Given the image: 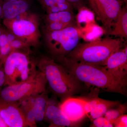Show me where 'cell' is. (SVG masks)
Segmentation results:
<instances>
[{
	"mask_svg": "<svg viewBox=\"0 0 127 127\" xmlns=\"http://www.w3.org/2000/svg\"><path fill=\"white\" fill-rule=\"evenodd\" d=\"M76 79L85 85L127 96V86L110 73L105 66L76 62L64 57L57 61Z\"/></svg>",
	"mask_w": 127,
	"mask_h": 127,
	"instance_id": "obj_1",
	"label": "cell"
},
{
	"mask_svg": "<svg viewBox=\"0 0 127 127\" xmlns=\"http://www.w3.org/2000/svg\"><path fill=\"white\" fill-rule=\"evenodd\" d=\"M36 56L37 67L45 76L53 95L61 101L83 92L85 84L69 74L60 64L43 54Z\"/></svg>",
	"mask_w": 127,
	"mask_h": 127,
	"instance_id": "obj_2",
	"label": "cell"
},
{
	"mask_svg": "<svg viewBox=\"0 0 127 127\" xmlns=\"http://www.w3.org/2000/svg\"><path fill=\"white\" fill-rule=\"evenodd\" d=\"M123 46L121 38H104L78 44L65 57L76 62L104 66L110 56Z\"/></svg>",
	"mask_w": 127,
	"mask_h": 127,
	"instance_id": "obj_3",
	"label": "cell"
},
{
	"mask_svg": "<svg viewBox=\"0 0 127 127\" xmlns=\"http://www.w3.org/2000/svg\"><path fill=\"white\" fill-rule=\"evenodd\" d=\"M5 76L4 87L26 81L39 72L36 56L32 51H14L3 64Z\"/></svg>",
	"mask_w": 127,
	"mask_h": 127,
	"instance_id": "obj_4",
	"label": "cell"
},
{
	"mask_svg": "<svg viewBox=\"0 0 127 127\" xmlns=\"http://www.w3.org/2000/svg\"><path fill=\"white\" fill-rule=\"evenodd\" d=\"M42 36L50 57L56 61L63 58L76 47L79 35L76 27L61 30L48 31L42 28Z\"/></svg>",
	"mask_w": 127,
	"mask_h": 127,
	"instance_id": "obj_5",
	"label": "cell"
},
{
	"mask_svg": "<svg viewBox=\"0 0 127 127\" xmlns=\"http://www.w3.org/2000/svg\"><path fill=\"white\" fill-rule=\"evenodd\" d=\"M40 18L29 11L14 18L3 19L6 29L31 48H37L40 46L42 33Z\"/></svg>",
	"mask_w": 127,
	"mask_h": 127,
	"instance_id": "obj_6",
	"label": "cell"
},
{
	"mask_svg": "<svg viewBox=\"0 0 127 127\" xmlns=\"http://www.w3.org/2000/svg\"><path fill=\"white\" fill-rule=\"evenodd\" d=\"M47 86L45 76L39 70L35 76L27 81L3 87L0 92V98L6 101L18 102L25 98L46 92Z\"/></svg>",
	"mask_w": 127,
	"mask_h": 127,
	"instance_id": "obj_7",
	"label": "cell"
},
{
	"mask_svg": "<svg viewBox=\"0 0 127 127\" xmlns=\"http://www.w3.org/2000/svg\"><path fill=\"white\" fill-rule=\"evenodd\" d=\"M97 18L108 32L120 13L124 1L119 0H95Z\"/></svg>",
	"mask_w": 127,
	"mask_h": 127,
	"instance_id": "obj_8",
	"label": "cell"
},
{
	"mask_svg": "<svg viewBox=\"0 0 127 127\" xmlns=\"http://www.w3.org/2000/svg\"><path fill=\"white\" fill-rule=\"evenodd\" d=\"M57 98L53 95L48 98L44 120L49 123L50 127H77L78 123L71 122L64 114L60 108V102Z\"/></svg>",
	"mask_w": 127,
	"mask_h": 127,
	"instance_id": "obj_9",
	"label": "cell"
},
{
	"mask_svg": "<svg viewBox=\"0 0 127 127\" xmlns=\"http://www.w3.org/2000/svg\"><path fill=\"white\" fill-rule=\"evenodd\" d=\"M0 114L7 127H27L25 114L17 102L0 98Z\"/></svg>",
	"mask_w": 127,
	"mask_h": 127,
	"instance_id": "obj_10",
	"label": "cell"
},
{
	"mask_svg": "<svg viewBox=\"0 0 127 127\" xmlns=\"http://www.w3.org/2000/svg\"><path fill=\"white\" fill-rule=\"evenodd\" d=\"M42 28L48 31H59L71 27H76V18L73 12L63 11L48 13L43 18Z\"/></svg>",
	"mask_w": 127,
	"mask_h": 127,
	"instance_id": "obj_11",
	"label": "cell"
},
{
	"mask_svg": "<svg viewBox=\"0 0 127 127\" xmlns=\"http://www.w3.org/2000/svg\"><path fill=\"white\" fill-rule=\"evenodd\" d=\"M104 66L114 77L127 86V55L123 48L111 55Z\"/></svg>",
	"mask_w": 127,
	"mask_h": 127,
	"instance_id": "obj_12",
	"label": "cell"
},
{
	"mask_svg": "<svg viewBox=\"0 0 127 127\" xmlns=\"http://www.w3.org/2000/svg\"><path fill=\"white\" fill-rule=\"evenodd\" d=\"M86 99L73 96L60 102V107L66 117L73 122L81 121L87 115L84 109Z\"/></svg>",
	"mask_w": 127,
	"mask_h": 127,
	"instance_id": "obj_13",
	"label": "cell"
},
{
	"mask_svg": "<svg viewBox=\"0 0 127 127\" xmlns=\"http://www.w3.org/2000/svg\"><path fill=\"white\" fill-rule=\"evenodd\" d=\"M30 7L27 0H4L2 6V18L14 19L29 11Z\"/></svg>",
	"mask_w": 127,
	"mask_h": 127,
	"instance_id": "obj_14",
	"label": "cell"
},
{
	"mask_svg": "<svg viewBox=\"0 0 127 127\" xmlns=\"http://www.w3.org/2000/svg\"><path fill=\"white\" fill-rule=\"evenodd\" d=\"M109 35L120 37L121 39L127 37V10L123 7L109 32Z\"/></svg>",
	"mask_w": 127,
	"mask_h": 127,
	"instance_id": "obj_15",
	"label": "cell"
},
{
	"mask_svg": "<svg viewBox=\"0 0 127 127\" xmlns=\"http://www.w3.org/2000/svg\"><path fill=\"white\" fill-rule=\"evenodd\" d=\"M47 14L63 11L73 12L72 5L66 0H37Z\"/></svg>",
	"mask_w": 127,
	"mask_h": 127,
	"instance_id": "obj_16",
	"label": "cell"
},
{
	"mask_svg": "<svg viewBox=\"0 0 127 127\" xmlns=\"http://www.w3.org/2000/svg\"><path fill=\"white\" fill-rule=\"evenodd\" d=\"M48 96L47 91L36 95L33 108L36 122L44 120Z\"/></svg>",
	"mask_w": 127,
	"mask_h": 127,
	"instance_id": "obj_17",
	"label": "cell"
},
{
	"mask_svg": "<svg viewBox=\"0 0 127 127\" xmlns=\"http://www.w3.org/2000/svg\"><path fill=\"white\" fill-rule=\"evenodd\" d=\"M120 104L118 101H109L102 99L93 110L88 114V116L90 120L92 121L95 119L103 117L108 109L118 106Z\"/></svg>",
	"mask_w": 127,
	"mask_h": 127,
	"instance_id": "obj_18",
	"label": "cell"
},
{
	"mask_svg": "<svg viewBox=\"0 0 127 127\" xmlns=\"http://www.w3.org/2000/svg\"><path fill=\"white\" fill-rule=\"evenodd\" d=\"M7 39L11 47L14 51H32L31 48L26 43L19 39L17 37L6 29Z\"/></svg>",
	"mask_w": 127,
	"mask_h": 127,
	"instance_id": "obj_19",
	"label": "cell"
},
{
	"mask_svg": "<svg viewBox=\"0 0 127 127\" xmlns=\"http://www.w3.org/2000/svg\"><path fill=\"white\" fill-rule=\"evenodd\" d=\"M127 107L124 104H119L116 109H108L103 117L113 123L114 120L127 112Z\"/></svg>",
	"mask_w": 127,
	"mask_h": 127,
	"instance_id": "obj_20",
	"label": "cell"
},
{
	"mask_svg": "<svg viewBox=\"0 0 127 127\" xmlns=\"http://www.w3.org/2000/svg\"><path fill=\"white\" fill-rule=\"evenodd\" d=\"M24 113L25 114L27 127H36L37 122L36 121L33 107L28 109L24 112Z\"/></svg>",
	"mask_w": 127,
	"mask_h": 127,
	"instance_id": "obj_21",
	"label": "cell"
},
{
	"mask_svg": "<svg viewBox=\"0 0 127 127\" xmlns=\"http://www.w3.org/2000/svg\"><path fill=\"white\" fill-rule=\"evenodd\" d=\"M101 99L102 98L98 97L97 96L94 97L88 100L86 99L84 107L87 115L93 110L95 106L100 102Z\"/></svg>",
	"mask_w": 127,
	"mask_h": 127,
	"instance_id": "obj_22",
	"label": "cell"
},
{
	"mask_svg": "<svg viewBox=\"0 0 127 127\" xmlns=\"http://www.w3.org/2000/svg\"><path fill=\"white\" fill-rule=\"evenodd\" d=\"M92 127H113V124L104 117L98 118L93 120Z\"/></svg>",
	"mask_w": 127,
	"mask_h": 127,
	"instance_id": "obj_23",
	"label": "cell"
},
{
	"mask_svg": "<svg viewBox=\"0 0 127 127\" xmlns=\"http://www.w3.org/2000/svg\"><path fill=\"white\" fill-rule=\"evenodd\" d=\"M114 127H127V115L124 114L118 118L114 120L113 123Z\"/></svg>",
	"mask_w": 127,
	"mask_h": 127,
	"instance_id": "obj_24",
	"label": "cell"
},
{
	"mask_svg": "<svg viewBox=\"0 0 127 127\" xmlns=\"http://www.w3.org/2000/svg\"><path fill=\"white\" fill-rule=\"evenodd\" d=\"M72 5L73 8L78 11L86 7L84 0H66Z\"/></svg>",
	"mask_w": 127,
	"mask_h": 127,
	"instance_id": "obj_25",
	"label": "cell"
},
{
	"mask_svg": "<svg viewBox=\"0 0 127 127\" xmlns=\"http://www.w3.org/2000/svg\"><path fill=\"white\" fill-rule=\"evenodd\" d=\"M5 76L3 64L0 62V92L4 86Z\"/></svg>",
	"mask_w": 127,
	"mask_h": 127,
	"instance_id": "obj_26",
	"label": "cell"
},
{
	"mask_svg": "<svg viewBox=\"0 0 127 127\" xmlns=\"http://www.w3.org/2000/svg\"><path fill=\"white\" fill-rule=\"evenodd\" d=\"M88 1L89 5L93 10L94 12H95V15H96L97 17L98 16V13L97 10L96 6L95 4V0H87Z\"/></svg>",
	"mask_w": 127,
	"mask_h": 127,
	"instance_id": "obj_27",
	"label": "cell"
},
{
	"mask_svg": "<svg viewBox=\"0 0 127 127\" xmlns=\"http://www.w3.org/2000/svg\"><path fill=\"white\" fill-rule=\"evenodd\" d=\"M4 0H0V20L2 18V6Z\"/></svg>",
	"mask_w": 127,
	"mask_h": 127,
	"instance_id": "obj_28",
	"label": "cell"
},
{
	"mask_svg": "<svg viewBox=\"0 0 127 127\" xmlns=\"http://www.w3.org/2000/svg\"><path fill=\"white\" fill-rule=\"evenodd\" d=\"M0 127H7V125L2 120L0 114Z\"/></svg>",
	"mask_w": 127,
	"mask_h": 127,
	"instance_id": "obj_29",
	"label": "cell"
},
{
	"mask_svg": "<svg viewBox=\"0 0 127 127\" xmlns=\"http://www.w3.org/2000/svg\"><path fill=\"white\" fill-rule=\"evenodd\" d=\"M5 1H15V0H4Z\"/></svg>",
	"mask_w": 127,
	"mask_h": 127,
	"instance_id": "obj_30",
	"label": "cell"
},
{
	"mask_svg": "<svg viewBox=\"0 0 127 127\" xmlns=\"http://www.w3.org/2000/svg\"><path fill=\"white\" fill-rule=\"evenodd\" d=\"M1 34V28L0 27V36Z\"/></svg>",
	"mask_w": 127,
	"mask_h": 127,
	"instance_id": "obj_31",
	"label": "cell"
},
{
	"mask_svg": "<svg viewBox=\"0 0 127 127\" xmlns=\"http://www.w3.org/2000/svg\"><path fill=\"white\" fill-rule=\"evenodd\" d=\"M120 0V1H124L125 0Z\"/></svg>",
	"mask_w": 127,
	"mask_h": 127,
	"instance_id": "obj_32",
	"label": "cell"
}]
</instances>
